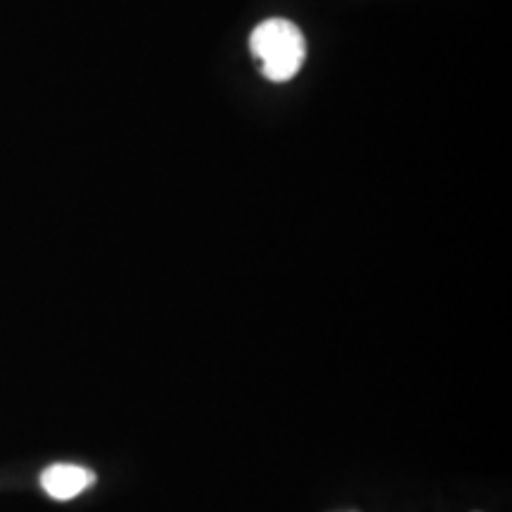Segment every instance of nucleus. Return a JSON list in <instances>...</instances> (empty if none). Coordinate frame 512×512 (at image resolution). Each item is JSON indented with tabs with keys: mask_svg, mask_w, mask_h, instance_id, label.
Listing matches in <instances>:
<instances>
[{
	"mask_svg": "<svg viewBox=\"0 0 512 512\" xmlns=\"http://www.w3.org/2000/svg\"><path fill=\"white\" fill-rule=\"evenodd\" d=\"M95 484V472L81 465H69V463H57L50 465L48 470H43L41 486L43 491L55 501H72L88 486Z\"/></svg>",
	"mask_w": 512,
	"mask_h": 512,
	"instance_id": "obj_2",
	"label": "nucleus"
},
{
	"mask_svg": "<svg viewBox=\"0 0 512 512\" xmlns=\"http://www.w3.org/2000/svg\"><path fill=\"white\" fill-rule=\"evenodd\" d=\"M252 55L261 62L268 81L285 83L294 79L306 60V41L302 29L290 19H266L249 38Z\"/></svg>",
	"mask_w": 512,
	"mask_h": 512,
	"instance_id": "obj_1",
	"label": "nucleus"
}]
</instances>
